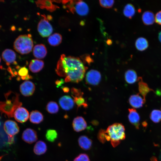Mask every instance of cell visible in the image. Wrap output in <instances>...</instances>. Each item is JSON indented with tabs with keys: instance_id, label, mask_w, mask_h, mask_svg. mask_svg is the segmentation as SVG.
I'll return each mask as SVG.
<instances>
[{
	"instance_id": "cell-1",
	"label": "cell",
	"mask_w": 161,
	"mask_h": 161,
	"mask_svg": "<svg viewBox=\"0 0 161 161\" xmlns=\"http://www.w3.org/2000/svg\"><path fill=\"white\" fill-rule=\"evenodd\" d=\"M87 67L78 58L61 55L55 71L59 76L65 77L66 82L78 83L84 77Z\"/></svg>"
},
{
	"instance_id": "cell-2",
	"label": "cell",
	"mask_w": 161,
	"mask_h": 161,
	"mask_svg": "<svg viewBox=\"0 0 161 161\" xmlns=\"http://www.w3.org/2000/svg\"><path fill=\"white\" fill-rule=\"evenodd\" d=\"M4 95L5 100L0 101V112L9 118L12 117L15 110L22 104L19 101V95L9 91Z\"/></svg>"
},
{
	"instance_id": "cell-3",
	"label": "cell",
	"mask_w": 161,
	"mask_h": 161,
	"mask_svg": "<svg viewBox=\"0 0 161 161\" xmlns=\"http://www.w3.org/2000/svg\"><path fill=\"white\" fill-rule=\"evenodd\" d=\"M106 131L114 147L118 145L126 138L124 126L120 123H115L109 126Z\"/></svg>"
},
{
	"instance_id": "cell-4",
	"label": "cell",
	"mask_w": 161,
	"mask_h": 161,
	"mask_svg": "<svg viewBox=\"0 0 161 161\" xmlns=\"http://www.w3.org/2000/svg\"><path fill=\"white\" fill-rule=\"evenodd\" d=\"M33 45V41L30 34L19 35L13 44L14 49L22 55L27 54L30 52Z\"/></svg>"
},
{
	"instance_id": "cell-5",
	"label": "cell",
	"mask_w": 161,
	"mask_h": 161,
	"mask_svg": "<svg viewBox=\"0 0 161 161\" xmlns=\"http://www.w3.org/2000/svg\"><path fill=\"white\" fill-rule=\"evenodd\" d=\"M69 2L67 7L72 13L75 12L81 16H85L88 13L89 7L82 0L70 1Z\"/></svg>"
},
{
	"instance_id": "cell-6",
	"label": "cell",
	"mask_w": 161,
	"mask_h": 161,
	"mask_svg": "<svg viewBox=\"0 0 161 161\" xmlns=\"http://www.w3.org/2000/svg\"><path fill=\"white\" fill-rule=\"evenodd\" d=\"M42 18L38 25L37 30L40 35L43 37L50 36L53 31L52 25L44 15H41Z\"/></svg>"
},
{
	"instance_id": "cell-7",
	"label": "cell",
	"mask_w": 161,
	"mask_h": 161,
	"mask_svg": "<svg viewBox=\"0 0 161 161\" xmlns=\"http://www.w3.org/2000/svg\"><path fill=\"white\" fill-rule=\"evenodd\" d=\"M4 129L8 136V138L14 137L19 131V128L17 123L15 121L8 120L4 124Z\"/></svg>"
},
{
	"instance_id": "cell-8",
	"label": "cell",
	"mask_w": 161,
	"mask_h": 161,
	"mask_svg": "<svg viewBox=\"0 0 161 161\" xmlns=\"http://www.w3.org/2000/svg\"><path fill=\"white\" fill-rule=\"evenodd\" d=\"M101 75L98 71L91 69L86 74V80L87 83L91 85H97L100 81Z\"/></svg>"
},
{
	"instance_id": "cell-9",
	"label": "cell",
	"mask_w": 161,
	"mask_h": 161,
	"mask_svg": "<svg viewBox=\"0 0 161 161\" xmlns=\"http://www.w3.org/2000/svg\"><path fill=\"white\" fill-rule=\"evenodd\" d=\"M35 86L33 83L30 81H26L20 86V91L21 94L25 96H29L34 93Z\"/></svg>"
},
{
	"instance_id": "cell-10",
	"label": "cell",
	"mask_w": 161,
	"mask_h": 161,
	"mask_svg": "<svg viewBox=\"0 0 161 161\" xmlns=\"http://www.w3.org/2000/svg\"><path fill=\"white\" fill-rule=\"evenodd\" d=\"M22 138L25 142L30 144L37 141L38 136L35 130L31 128H27L23 132Z\"/></svg>"
},
{
	"instance_id": "cell-11",
	"label": "cell",
	"mask_w": 161,
	"mask_h": 161,
	"mask_svg": "<svg viewBox=\"0 0 161 161\" xmlns=\"http://www.w3.org/2000/svg\"><path fill=\"white\" fill-rule=\"evenodd\" d=\"M15 119L18 122L24 123L26 122L29 117V113L24 108L20 107L15 111L14 116Z\"/></svg>"
},
{
	"instance_id": "cell-12",
	"label": "cell",
	"mask_w": 161,
	"mask_h": 161,
	"mask_svg": "<svg viewBox=\"0 0 161 161\" xmlns=\"http://www.w3.org/2000/svg\"><path fill=\"white\" fill-rule=\"evenodd\" d=\"M2 58L7 65L9 66L11 64H16V55L12 50L6 49L4 50L2 54Z\"/></svg>"
},
{
	"instance_id": "cell-13",
	"label": "cell",
	"mask_w": 161,
	"mask_h": 161,
	"mask_svg": "<svg viewBox=\"0 0 161 161\" xmlns=\"http://www.w3.org/2000/svg\"><path fill=\"white\" fill-rule=\"evenodd\" d=\"M72 126L75 131L79 132L86 129L87 123L83 117L78 116L74 118L72 122Z\"/></svg>"
},
{
	"instance_id": "cell-14",
	"label": "cell",
	"mask_w": 161,
	"mask_h": 161,
	"mask_svg": "<svg viewBox=\"0 0 161 161\" xmlns=\"http://www.w3.org/2000/svg\"><path fill=\"white\" fill-rule=\"evenodd\" d=\"M128 110V117L129 121L136 129H139L140 117L139 114L134 109H129Z\"/></svg>"
},
{
	"instance_id": "cell-15",
	"label": "cell",
	"mask_w": 161,
	"mask_h": 161,
	"mask_svg": "<svg viewBox=\"0 0 161 161\" xmlns=\"http://www.w3.org/2000/svg\"><path fill=\"white\" fill-rule=\"evenodd\" d=\"M59 102L62 109L65 110L72 109L74 105L73 100L68 95H64L61 97Z\"/></svg>"
},
{
	"instance_id": "cell-16",
	"label": "cell",
	"mask_w": 161,
	"mask_h": 161,
	"mask_svg": "<svg viewBox=\"0 0 161 161\" xmlns=\"http://www.w3.org/2000/svg\"><path fill=\"white\" fill-rule=\"evenodd\" d=\"M137 81L138 82V90L139 93L142 95L143 99L145 102V97L148 93L151 91L154 92V91L149 87L147 83L143 81L142 77H139Z\"/></svg>"
},
{
	"instance_id": "cell-17",
	"label": "cell",
	"mask_w": 161,
	"mask_h": 161,
	"mask_svg": "<svg viewBox=\"0 0 161 161\" xmlns=\"http://www.w3.org/2000/svg\"><path fill=\"white\" fill-rule=\"evenodd\" d=\"M34 56L37 58L42 59L46 56L47 51L45 46L42 44L35 45L33 49Z\"/></svg>"
},
{
	"instance_id": "cell-18",
	"label": "cell",
	"mask_w": 161,
	"mask_h": 161,
	"mask_svg": "<svg viewBox=\"0 0 161 161\" xmlns=\"http://www.w3.org/2000/svg\"><path fill=\"white\" fill-rule=\"evenodd\" d=\"M129 100L130 105L133 107L137 109L142 107L145 103L143 99L138 94L131 95Z\"/></svg>"
},
{
	"instance_id": "cell-19",
	"label": "cell",
	"mask_w": 161,
	"mask_h": 161,
	"mask_svg": "<svg viewBox=\"0 0 161 161\" xmlns=\"http://www.w3.org/2000/svg\"><path fill=\"white\" fill-rule=\"evenodd\" d=\"M38 7L41 9H46L50 12H52L59 7L52 4V1L38 0L35 2Z\"/></svg>"
},
{
	"instance_id": "cell-20",
	"label": "cell",
	"mask_w": 161,
	"mask_h": 161,
	"mask_svg": "<svg viewBox=\"0 0 161 161\" xmlns=\"http://www.w3.org/2000/svg\"><path fill=\"white\" fill-rule=\"evenodd\" d=\"M44 61L41 60L35 59L30 62L29 67L30 70L33 73H37L41 70L44 67Z\"/></svg>"
},
{
	"instance_id": "cell-21",
	"label": "cell",
	"mask_w": 161,
	"mask_h": 161,
	"mask_svg": "<svg viewBox=\"0 0 161 161\" xmlns=\"http://www.w3.org/2000/svg\"><path fill=\"white\" fill-rule=\"evenodd\" d=\"M78 142L80 147L84 150H89L92 147V141L86 136H80L78 139Z\"/></svg>"
},
{
	"instance_id": "cell-22",
	"label": "cell",
	"mask_w": 161,
	"mask_h": 161,
	"mask_svg": "<svg viewBox=\"0 0 161 161\" xmlns=\"http://www.w3.org/2000/svg\"><path fill=\"white\" fill-rule=\"evenodd\" d=\"M47 150V146L46 143L42 140L37 141L35 144L33 149L34 153L38 155L44 154Z\"/></svg>"
},
{
	"instance_id": "cell-23",
	"label": "cell",
	"mask_w": 161,
	"mask_h": 161,
	"mask_svg": "<svg viewBox=\"0 0 161 161\" xmlns=\"http://www.w3.org/2000/svg\"><path fill=\"white\" fill-rule=\"evenodd\" d=\"M142 18L144 24L147 25L153 24L155 21L154 14L150 10L144 12L142 14Z\"/></svg>"
},
{
	"instance_id": "cell-24",
	"label": "cell",
	"mask_w": 161,
	"mask_h": 161,
	"mask_svg": "<svg viewBox=\"0 0 161 161\" xmlns=\"http://www.w3.org/2000/svg\"><path fill=\"white\" fill-rule=\"evenodd\" d=\"M29 119L30 122L32 123L38 124L43 121L44 117L42 114L39 111L34 110L31 112Z\"/></svg>"
},
{
	"instance_id": "cell-25",
	"label": "cell",
	"mask_w": 161,
	"mask_h": 161,
	"mask_svg": "<svg viewBox=\"0 0 161 161\" xmlns=\"http://www.w3.org/2000/svg\"><path fill=\"white\" fill-rule=\"evenodd\" d=\"M125 78L126 81L129 84L134 83L138 80L136 71L132 69H129L126 72Z\"/></svg>"
},
{
	"instance_id": "cell-26",
	"label": "cell",
	"mask_w": 161,
	"mask_h": 161,
	"mask_svg": "<svg viewBox=\"0 0 161 161\" xmlns=\"http://www.w3.org/2000/svg\"><path fill=\"white\" fill-rule=\"evenodd\" d=\"M148 40L143 37H140L136 40L135 46L137 49L140 51H143L146 49L148 47Z\"/></svg>"
},
{
	"instance_id": "cell-27",
	"label": "cell",
	"mask_w": 161,
	"mask_h": 161,
	"mask_svg": "<svg viewBox=\"0 0 161 161\" xmlns=\"http://www.w3.org/2000/svg\"><path fill=\"white\" fill-rule=\"evenodd\" d=\"M62 40V36L58 33H55L49 37L48 39L49 44L53 46L58 45L61 42Z\"/></svg>"
},
{
	"instance_id": "cell-28",
	"label": "cell",
	"mask_w": 161,
	"mask_h": 161,
	"mask_svg": "<svg viewBox=\"0 0 161 161\" xmlns=\"http://www.w3.org/2000/svg\"><path fill=\"white\" fill-rule=\"evenodd\" d=\"M135 13L134 7L132 4H128L125 6L123 10V13L125 16L131 18L134 15Z\"/></svg>"
},
{
	"instance_id": "cell-29",
	"label": "cell",
	"mask_w": 161,
	"mask_h": 161,
	"mask_svg": "<svg viewBox=\"0 0 161 161\" xmlns=\"http://www.w3.org/2000/svg\"><path fill=\"white\" fill-rule=\"evenodd\" d=\"M45 137L47 141L53 142L55 141L57 138L58 133L57 131L55 130L49 129L46 131Z\"/></svg>"
},
{
	"instance_id": "cell-30",
	"label": "cell",
	"mask_w": 161,
	"mask_h": 161,
	"mask_svg": "<svg viewBox=\"0 0 161 161\" xmlns=\"http://www.w3.org/2000/svg\"><path fill=\"white\" fill-rule=\"evenodd\" d=\"M150 118L154 123H159L161 121V111L158 109L153 110L150 114Z\"/></svg>"
},
{
	"instance_id": "cell-31",
	"label": "cell",
	"mask_w": 161,
	"mask_h": 161,
	"mask_svg": "<svg viewBox=\"0 0 161 161\" xmlns=\"http://www.w3.org/2000/svg\"><path fill=\"white\" fill-rule=\"evenodd\" d=\"M47 111L51 114H55L59 110V107L57 103L54 101L49 102L46 106Z\"/></svg>"
},
{
	"instance_id": "cell-32",
	"label": "cell",
	"mask_w": 161,
	"mask_h": 161,
	"mask_svg": "<svg viewBox=\"0 0 161 161\" xmlns=\"http://www.w3.org/2000/svg\"><path fill=\"white\" fill-rule=\"evenodd\" d=\"M97 138L102 143H104L106 141H110V139L106 132V130L101 129L97 134Z\"/></svg>"
},
{
	"instance_id": "cell-33",
	"label": "cell",
	"mask_w": 161,
	"mask_h": 161,
	"mask_svg": "<svg viewBox=\"0 0 161 161\" xmlns=\"http://www.w3.org/2000/svg\"><path fill=\"white\" fill-rule=\"evenodd\" d=\"M73 100L74 103L78 106V107L82 106L84 107H87V104L85 99L83 97V96L73 97Z\"/></svg>"
},
{
	"instance_id": "cell-34",
	"label": "cell",
	"mask_w": 161,
	"mask_h": 161,
	"mask_svg": "<svg viewBox=\"0 0 161 161\" xmlns=\"http://www.w3.org/2000/svg\"><path fill=\"white\" fill-rule=\"evenodd\" d=\"M17 73L21 78L23 80H26L27 77L29 75L28 69L25 67L20 68L18 70Z\"/></svg>"
},
{
	"instance_id": "cell-35",
	"label": "cell",
	"mask_w": 161,
	"mask_h": 161,
	"mask_svg": "<svg viewBox=\"0 0 161 161\" xmlns=\"http://www.w3.org/2000/svg\"><path fill=\"white\" fill-rule=\"evenodd\" d=\"M99 1L100 5L102 7L106 8L112 7L114 3V1L113 0H100Z\"/></svg>"
},
{
	"instance_id": "cell-36",
	"label": "cell",
	"mask_w": 161,
	"mask_h": 161,
	"mask_svg": "<svg viewBox=\"0 0 161 161\" xmlns=\"http://www.w3.org/2000/svg\"><path fill=\"white\" fill-rule=\"evenodd\" d=\"M73 161H90V159L88 155L81 153L76 157Z\"/></svg>"
},
{
	"instance_id": "cell-37",
	"label": "cell",
	"mask_w": 161,
	"mask_h": 161,
	"mask_svg": "<svg viewBox=\"0 0 161 161\" xmlns=\"http://www.w3.org/2000/svg\"><path fill=\"white\" fill-rule=\"evenodd\" d=\"M71 92L72 94V97H78L83 96V93L79 89H76L75 88H72L71 90Z\"/></svg>"
},
{
	"instance_id": "cell-38",
	"label": "cell",
	"mask_w": 161,
	"mask_h": 161,
	"mask_svg": "<svg viewBox=\"0 0 161 161\" xmlns=\"http://www.w3.org/2000/svg\"><path fill=\"white\" fill-rule=\"evenodd\" d=\"M155 22L158 24L161 25V10L158 12L155 16Z\"/></svg>"
},
{
	"instance_id": "cell-39",
	"label": "cell",
	"mask_w": 161,
	"mask_h": 161,
	"mask_svg": "<svg viewBox=\"0 0 161 161\" xmlns=\"http://www.w3.org/2000/svg\"><path fill=\"white\" fill-rule=\"evenodd\" d=\"M64 80L63 79H61L60 80H57L55 82L56 84L57 85L58 87L61 86V85L64 83Z\"/></svg>"
},
{
	"instance_id": "cell-40",
	"label": "cell",
	"mask_w": 161,
	"mask_h": 161,
	"mask_svg": "<svg viewBox=\"0 0 161 161\" xmlns=\"http://www.w3.org/2000/svg\"><path fill=\"white\" fill-rule=\"evenodd\" d=\"M64 92H68L69 91V89L66 87H64L62 88Z\"/></svg>"
},
{
	"instance_id": "cell-41",
	"label": "cell",
	"mask_w": 161,
	"mask_h": 161,
	"mask_svg": "<svg viewBox=\"0 0 161 161\" xmlns=\"http://www.w3.org/2000/svg\"><path fill=\"white\" fill-rule=\"evenodd\" d=\"M151 161H158L157 158L154 156L152 157L151 158Z\"/></svg>"
},
{
	"instance_id": "cell-42",
	"label": "cell",
	"mask_w": 161,
	"mask_h": 161,
	"mask_svg": "<svg viewBox=\"0 0 161 161\" xmlns=\"http://www.w3.org/2000/svg\"><path fill=\"white\" fill-rule=\"evenodd\" d=\"M158 38L159 41L161 43V31H160L159 33Z\"/></svg>"
},
{
	"instance_id": "cell-43",
	"label": "cell",
	"mask_w": 161,
	"mask_h": 161,
	"mask_svg": "<svg viewBox=\"0 0 161 161\" xmlns=\"http://www.w3.org/2000/svg\"><path fill=\"white\" fill-rule=\"evenodd\" d=\"M4 156V155H2L0 157V161L1 160L3 157Z\"/></svg>"
},
{
	"instance_id": "cell-44",
	"label": "cell",
	"mask_w": 161,
	"mask_h": 161,
	"mask_svg": "<svg viewBox=\"0 0 161 161\" xmlns=\"http://www.w3.org/2000/svg\"><path fill=\"white\" fill-rule=\"evenodd\" d=\"M1 117H0V126L1 125Z\"/></svg>"
},
{
	"instance_id": "cell-45",
	"label": "cell",
	"mask_w": 161,
	"mask_h": 161,
	"mask_svg": "<svg viewBox=\"0 0 161 161\" xmlns=\"http://www.w3.org/2000/svg\"><path fill=\"white\" fill-rule=\"evenodd\" d=\"M0 62H1V59H0Z\"/></svg>"
}]
</instances>
